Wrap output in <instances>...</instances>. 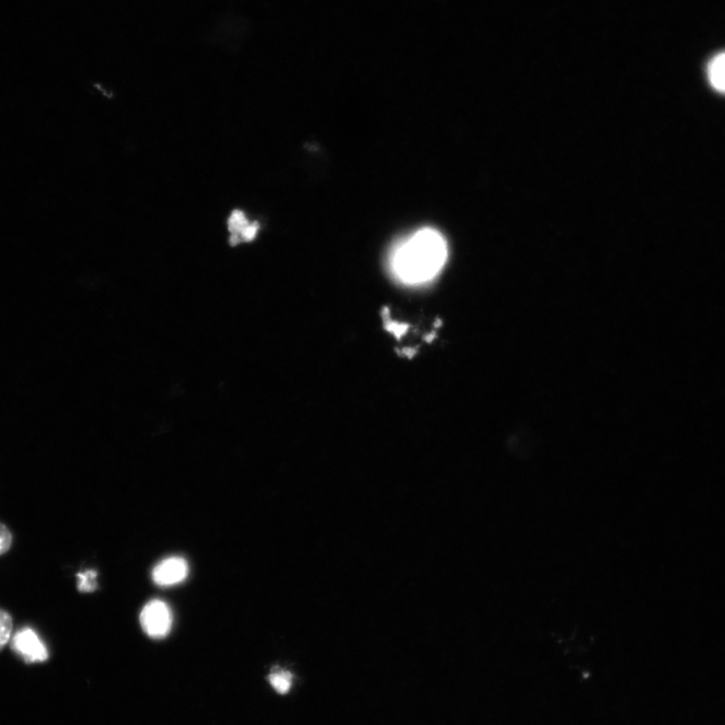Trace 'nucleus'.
I'll return each mask as SVG.
<instances>
[{"instance_id":"423d86ee","label":"nucleus","mask_w":725,"mask_h":725,"mask_svg":"<svg viewBox=\"0 0 725 725\" xmlns=\"http://www.w3.org/2000/svg\"><path fill=\"white\" fill-rule=\"evenodd\" d=\"M707 76L714 91L725 94V52L715 55L708 63Z\"/></svg>"},{"instance_id":"9d476101","label":"nucleus","mask_w":725,"mask_h":725,"mask_svg":"<svg viewBox=\"0 0 725 725\" xmlns=\"http://www.w3.org/2000/svg\"><path fill=\"white\" fill-rule=\"evenodd\" d=\"M13 543V536L8 529L0 523V556L10 550Z\"/></svg>"},{"instance_id":"39448f33","label":"nucleus","mask_w":725,"mask_h":725,"mask_svg":"<svg viewBox=\"0 0 725 725\" xmlns=\"http://www.w3.org/2000/svg\"><path fill=\"white\" fill-rule=\"evenodd\" d=\"M227 223L228 230L231 233L229 242L232 246H237L244 242H252L257 237L259 224L251 222L241 210H234Z\"/></svg>"},{"instance_id":"0eeeda50","label":"nucleus","mask_w":725,"mask_h":725,"mask_svg":"<svg viewBox=\"0 0 725 725\" xmlns=\"http://www.w3.org/2000/svg\"><path fill=\"white\" fill-rule=\"evenodd\" d=\"M268 679H270L272 687L279 694L285 695L288 694L291 687L292 674L289 671L275 668Z\"/></svg>"},{"instance_id":"f03ea898","label":"nucleus","mask_w":725,"mask_h":725,"mask_svg":"<svg viewBox=\"0 0 725 725\" xmlns=\"http://www.w3.org/2000/svg\"><path fill=\"white\" fill-rule=\"evenodd\" d=\"M141 624L150 637L165 638L172 629V612L166 602L160 600H151L142 610Z\"/></svg>"},{"instance_id":"7ed1b4c3","label":"nucleus","mask_w":725,"mask_h":725,"mask_svg":"<svg viewBox=\"0 0 725 725\" xmlns=\"http://www.w3.org/2000/svg\"><path fill=\"white\" fill-rule=\"evenodd\" d=\"M12 647L28 663L44 662L48 658L45 643L30 628H23L14 634Z\"/></svg>"},{"instance_id":"f257e3e1","label":"nucleus","mask_w":725,"mask_h":725,"mask_svg":"<svg viewBox=\"0 0 725 725\" xmlns=\"http://www.w3.org/2000/svg\"><path fill=\"white\" fill-rule=\"evenodd\" d=\"M447 257L449 247L443 234L433 228H422L391 251L389 267L401 283L419 285L435 280L443 271Z\"/></svg>"},{"instance_id":"1a4fd4ad","label":"nucleus","mask_w":725,"mask_h":725,"mask_svg":"<svg viewBox=\"0 0 725 725\" xmlns=\"http://www.w3.org/2000/svg\"><path fill=\"white\" fill-rule=\"evenodd\" d=\"M78 577V589L81 592H91L95 591L97 583V573L94 570H87V572L81 573Z\"/></svg>"},{"instance_id":"20e7f679","label":"nucleus","mask_w":725,"mask_h":725,"mask_svg":"<svg viewBox=\"0 0 725 725\" xmlns=\"http://www.w3.org/2000/svg\"><path fill=\"white\" fill-rule=\"evenodd\" d=\"M189 574V565L182 557H169L160 562L152 573L153 582L160 586H172L184 582Z\"/></svg>"},{"instance_id":"6e6552de","label":"nucleus","mask_w":725,"mask_h":725,"mask_svg":"<svg viewBox=\"0 0 725 725\" xmlns=\"http://www.w3.org/2000/svg\"><path fill=\"white\" fill-rule=\"evenodd\" d=\"M13 632V618L5 610L0 608V651L11 640Z\"/></svg>"}]
</instances>
